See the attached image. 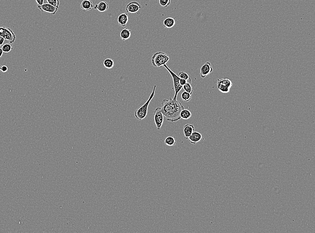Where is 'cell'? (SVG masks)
<instances>
[{
    "label": "cell",
    "instance_id": "27",
    "mask_svg": "<svg viewBox=\"0 0 315 233\" xmlns=\"http://www.w3.org/2000/svg\"><path fill=\"white\" fill-rule=\"evenodd\" d=\"M187 82H187V80H184V79H180V80H179V84H180V85L182 86L185 85Z\"/></svg>",
    "mask_w": 315,
    "mask_h": 233
},
{
    "label": "cell",
    "instance_id": "24",
    "mask_svg": "<svg viewBox=\"0 0 315 233\" xmlns=\"http://www.w3.org/2000/svg\"><path fill=\"white\" fill-rule=\"evenodd\" d=\"M183 87L185 92L189 93L190 94H192L193 92V88L190 83L187 82L185 85L183 86Z\"/></svg>",
    "mask_w": 315,
    "mask_h": 233
},
{
    "label": "cell",
    "instance_id": "10",
    "mask_svg": "<svg viewBox=\"0 0 315 233\" xmlns=\"http://www.w3.org/2000/svg\"><path fill=\"white\" fill-rule=\"evenodd\" d=\"M141 8V5L136 2H132L126 6V11L131 14L136 13Z\"/></svg>",
    "mask_w": 315,
    "mask_h": 233
},
{
    "label": "cell",
    "instance_id": "5",
    "mask_svg": "<svg viewBox=\"0 0 315 233\" xmlns=\"http://www.w3.org/2000/svg\"><path fill=\"white\" fill-rule=\"evenodd\" d=\"M163 66L168 70V72H169L170 74L171 75L172 79H173L175 92L174 98L173 99H174V100H177L176 98H177V95H178V93L180 92L182 88H183V86H181L180 84H179V80H180V78H179V76H178L177 74L174 73L171 69H169L166 65H164Z\"/></svg>",
    "mask_w": 315,
    "mask_h": 233
},
{
    "label": "cell",
    "instance_id": "11",
    "mask_svg": "<svg viewBox=\"0 0 315 233\" xmlns=\"http://www.w3.org/2000/svg\"><path fill=\"white\" fill-rule=\"evenodd\" d=\"M202 136V134L198 132H193L189 137L190 143L192 144H196L201 140Z\"/></svg>",
    "mask_w": 315,
    "mask_h": 233
},
{
    "label": "cell",
    "instance_id": "15",
    "mask_svg": "<svg viewBox=\"0 0 315 233\" xmlns=\"http://www.w3.org/2000/svg\"><path fill=\"white\" fill-rule=\"evenodd\" d=\"M195 127L193 125L186 124L184 127V133L185 137L188 139L190 135L194 131Z\"/></svg>",
    "mask_w": 315,
    "mask_h": 233
},
{
    "label": "cell",
    "instance_id": "17",
    "mask_svg": "<svg viewBox=\"0 0 315 233\" xmlns=\"http://www.w3.org/2000/svg\"><path fill=\"white\" fill-rule=\"evenodd\" d=\"M131 30L128 28L123 29L120 33V37L123 41L128 40L131 37Z\"/></svg>",
    "mask_w": 315,
    "mask_h": 233
},
{
    "label": "cell",
    "instance_id": "16",
    "mask_svg": "<svg viewBox=\"0 0 315 233\" xmlns=\"http://www.w3.org/2000/svg\"><path fill=\"white\" fill-rule=\"evenodd\" d=\"M163 23L164 27L167 28H171L174 27L175 22L174 18L169 17L164 20Z\"/></svg>",
    "mask_w": 315,
    "mask_h": 233
},
{
    "label": "cell",
    "instance_id": "13",
    "mask_svg": "<svg viewBox=\"0 0 315 233\" xmlns=\"http://www.w3.org/2000/svg\"><path fill=\"white\" fill-rule=\"evenodd\" d=\"M94 9L100 12L106 11L109 9V5L107 2L102 1L98 4H96L94 6Z\"/></svg>",
    "mask_w": 315,
    "mask_h": 233
},
{
    "label": "cell",
    "instance_id": "28",
    "mask_svg": "<svg viewBox=\"0 0 315 233\" xmlns=\"http://www.w3.org/2000/svg\"><path fill=\"white\" fill-rule=\"evenodd\" d=\"M8 69L7 66H6V65H2L1 70L2 72L5 73V72H6L7 71Z\"/></svg>",
    "mask_w": 315,
    "mask_h": 233
},
{
    "label": "cell",
    "instance_id": "19",
    "mask_svg": "<svg viewBox=\"0 0 315 233\" xmlns=\"http://www.w3.org/2000/svg\"><path fill=\"white\" fill-rule=\"evenodd\" d=\"M103 65L105 68L108 69H111L113 67L114 62L113 60L110 58H107L103 61Z\"/></svg>",
    "mask_w": 315,
    "mask_h": 233
},
{
    "label": "cell",
    "instance_id": "12",
    "mask_svg": "<svg viewBox=\"0 0 315 233\" xmlns=\"http://www.w3.org/2000/svg\"><path fill=\"white\" fill-rule=\"evenodd\" d=\"M129 21V16L128 14H120L118 18V22L120 26L121 27H125L126 26Z\"/></svg>",
    "mask_w": 315,
    "mask_h": 233
},
{
    "label": "cell",
    "instance_id": "4",
    "mask_svg": "<svg viewBox=\"0 0 315 233\" xmlns=\"http://www.w3.org/2000/svg\"><path fill=\"white\" fill-rule=\"evenodd\" d=\"M232 86V81L227 78L217 79V88L218 90L223 93H228Z\"/></svg>",
    "mask_w": 315,
    "mask_h": 233
},
{
    "label": "cell",
    "instance_id": "32",
    "mask_svg": "<svg viewBox=\"0 0 315 233\" xmlns=\"http://www.w3.org/2000/svg\"><path fill=\"white\" fill-rule=\"evenodd\" d=\"M2 65H0V70H1V68H2Z\"/></svg>",
    "mask_w": 315,
    "mask_h": 233
},
{
    "label": "cell",
    "instance_id": "30",
    "mask_svg": "<svg viewBox=\"0 0 315 233\" xmlns=\"http://www.w3.org/2000/svg\"><path fill=\"white\" fill-rule=\"evenodd\" d=\"M5 41V39L3 38L2 37L0 36V47L2 46L4 42Z\"/></svg>",
    "mask_w": 315,
    "mask_h": 233
},
{
    "label": "cell",
    "instance_id": "22",
    "mask_svg": "<svg viewBox=\"0 0 315 233\" xmlns=\"http://www.w3.org/2000/svg\"><path fill=\"white\" fill-rule=\"evenodd\" d=\"M179 78L180 79H184V80H187L188 83L191 84L192 81H191L190 77H189V75L186 72H185V71H181V72H179Z\"/></svg>",
    "mask_w": 315,
    "mask_h": 233
},
{
    "label": "cell",
    "instance_id": "29",
    "mask_svg": "<svg viewBox=\"0 0 315 233\" xmlns=\"http://www.w3.org/2000/svg\"><path fill=\"white\" fill-rule=\"evenodd\" d=\"M37 6H41L44 4V0H36Z\"/></svg>",
    "mask_w": 315,
    "mask_h": 233
},
{
    "label": "cell",
    "instance_id": "18",
    "mask_svg": "<svg viewBox=\"0 0 315 233\" xmlns=\"http://www.w3.org/2000/svg\"><path fill=\"white\" fill-rule=\"evenodd\" d=\"M191 116H192V113H191V112L188 109H183L180 112V118L182 119L186 120V119H189Z\"/></svg>",
    "mask_w": 315,
    "mask_h": 233
},
{
    "label": "cell",
    "instance_id": "6",
    "mask_svg": "<svg viewBox=\"0 0 315 233\" xmlns=\"http://www.w3.org/2000/svg\"><path fill=\"white\" fill-rule=\"evenodd\" d=\"M0 36L8 41L10 44L14 42L16 39V35L13 31L6 27H0Z\"/></svg>",
    "mask_w": 315,
    "mask_h": 233
},
{
    "label": "cell",
    "instance_id": "26",
    "mask_svg": "<svg viewBox=\"0 0 315 233\" xmlns=\"http://www.w3.org/2000/svg\"><path fill=\"white\" fill-rule=\"evenodd\" d=\"M171 0H159L160 5L163 7H167L170 5Z\"/></svg>",
    "mask_w": 315,
    "mask_h": 233
},
{
    "label": "cell",
    "instance_id": "21",
    "mask_svg": "<svg viewBox=\"0 0 315 233\" xmlns=\"http://www.w3.org/2000/svg\"><path fill=\"white\" fill-rule=\"evenodd\" d=\"M181 98L184 102H187L191 100L192 99V95L185 91L181 94Z\"/></svg>",
    "mask_w": 315,
    "mask_h": 233
},
{
    "label": "cell",
    "instance_id": "8",
    "mask_svg": "<svg viewBox=\"0 0 315 233\" xmlns=\"http://www.w3.org/2000/svg\"><path fill=\"white\" fill-rule=\"evenodd\" d=\"M38 8L42 12H45L54 15L56 14L58 9L48 3L43 4L41 6H37Z\"/></svg>",
    "mask_w": 315,
    "mask_h": 233
},
{
    "label": "cell",
    "instance_id": "9",
    "mask_svg": "<svg viewBox=\"0 0 315 233\" xmlns=\"http://www.w3.org/2000/svg\"><path fill=\"white\" fill-rule=\"evenodd\" d=\"M213 69L211 66L210 62L207 61L206 62L201 68L200 75L202 78H205L209 74L212 73Z\"/></svg>",
    "mask_w": 315,
    "mask_h": 233
},
{
    "label": "cell",
    "instance_id": "7",
    "mask_svg": "<svg viewBox=\"0 0 315 233\" xmlns=\"http://www.w3.org/2000/svg\"><path fill=\"white\" fill-rule=\"evenodd\" d=\"M154 120L158 130L160 129L163 122V114L161 110V108L157 107L154 111Z\"/></svg>",
    "mask_w": 315,
    "mask_h": 233
},
{
    "label": "cell",
    "instance_id": "20",
    "mask_svg": "<svg viewBox=\"0 0 315 233\" xmlns=\"http://www.w3.org/2000/svg\"><path fill=\"white\" fill-rule=\"evenodd\" d=\"M165 144L169 146H172L175 144L176 141L175 137L172 136L167 137L165 140Z\"/></svg>",
    "mask_w": 315,
    "mask_h": 233
},
{
    "label": "cell",
    "instance_id": "3",
    "mask_svg": "<svg viewBox=\"0 0 315 233\" xmlns=\"http://www.w3.org/2000/svg\"><path fill=\"white\" fill-rule=\"evenodd\" d=\"M170 58L166 53L162 52L156 53L152 56V62L155 67H161L168 62Z\"/></svg>",
    "mask_w": 315,
    "mask_h": 233
},
{
    "label": "cell",
    "instance_id": "1",
    "mask_svg": "<svg viewBox=\"0 0 315 233\" xmlns=\"http://www.w3.org/2000/svg\"><path fill=\"white\" fill-rule=\"evenodd\" d=\"M161 110L167 120L171 122L179 121L181 119L180 113L185 109L180 102L171 97L169 99H164L161 103Z\"/></svg>",
    "mask_w": 315,
    "mask_h": 233
},
{
    "label": "cell",
    "instance_id": "14",
    "mask_svg": "<svg viewBox=\"0 0 315 233\" xmlns=\"http://www.w3.org/2000/svg\"><path fill=\"white\" fill-rule=\"evenodd\" d=\"M94 5L92 1L90 0H83L80 5V7L83 10L89 11L91 10Z\"/></svg>",
    "mask_w": 315,
    "mask_h": 233
},
{
    "label": "cell",
    "instance_id": "23",
    "mask_svg": "<svg viewBox=\"0 0 315 233\" xmlns=\"http://www.w3.org/2000/svg\"><path fill=\"white\" fill-rule=\"evenodd\" d=\"M2 49L4 53H8L10 52L12 50L13 48L12 47V46L11 45V44L10 43H8V44H6L4 45H3L2 46Z\"/></svg>",
    "mask_w": 315,
    "mask_h": 233
},
{
    "label": "cell",
    "instance_id": "25",
    "mask_svg": "<svg viewBox=\"0 0 315 233\" xmlns=\"http://www.w3.org/2000/svg\"><path fill=\"white\" fill-rule=\"evenodd\" d=\"M46 1L48 2V3L59 9V5H60L59 0H46Z\"/></svg>",
    "mask_w": 315,
    "mask_h": 233
},
{
    "label": "cell",
    "instance_id": "2",
    "mask_svg": "<svg viewBox=\"0 0 315 233\" xmlns=\"http://www.w3.org/2000/svg\"><path fill=\"white\" fill-rule=\"evenodd\" d=\"M156 88V86L155 85L154 88H153V91H152V94H151L147 101L143 105H142L141 107L136 109V111H135L134 115H135V117H136V119H138V120L141 121V120L144 119L146 117V116H147L148 106H149V104H150V102L151 101L152 99L154 97V96H155Z\"/></svg>",
    "mask_w": 315,
    "mask_h": 233
},
{
    "label": "cell",
    "instance_id": "31",
    "mask_svg": "<svg viewBox=\"0 0 315 233\" xmlns=\"http://www.w3.org/2000/svg\"><path fill=\"white\" fill-rule=\"evenodd\" d=\"M3 51L2 49V48H0V58H1V57H2V56L3 55Z\"/></svg>",
    "mask_w": 315,
    "mask_h": 233
}]
</instances>
